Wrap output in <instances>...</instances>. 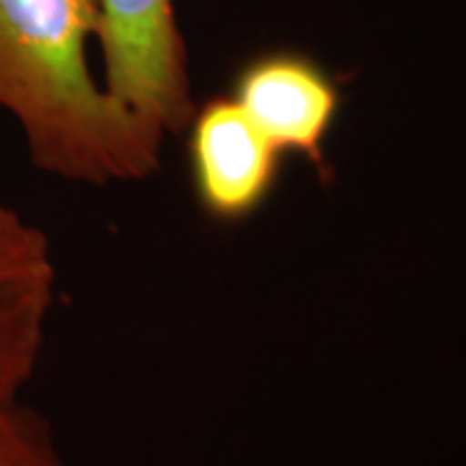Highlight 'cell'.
Listing matches in <instances>:
<instances>
[{
    "label": "cell",
    "instance_id": "8992f818",
    "mask_svg": "<svg viewBox=\"0 0 466 466\" xmlns=\"http://www.w3.org/2000/svg\"><path fill=\"white\" fill-rule=\"evenodd\" d=\"M0 466H67L47 420L24 401L0 404Z\"/></svg>",
    "mask_w": 466,
    "mask_h": 466
},
{
    "label": "cell",
    "instance_id": "6da1fadb",
    "mask_svg": "<svg viewBox=\"0 0 466 466\" xmlns=\"http://www.w3.org/2000/svg\"><path fill=\"white\" fill-rule=\"evenodd\" d=\"M96 34L99 0H0V112L42 174L94 187L156 177L164 137L94 76Z\"/></svg>",
    "mask_w": 466,
    "mask_h": 466
},
{
    "label": "cell",
    "instance_id": "3957f363",
    "mask_svg": "<svg viewBox=\"0 0 466 466\" xmlns=\"http://www.w3.org/2000/svg\"><path fill=\"white\" fill-rule=\"evenodd\" d=\"M189 177L202 210L213 220H247L269 200L283 153L231 99H208L187 127Z\"/></svg>",
    "mask_w": 466,
    "mask_h": 466
},
{
    "label": "cell",
    "instance_id": "7a4b0ae2",
    "mask_svg": "<svg viewBox=\"0 0 466 466\" xmlns=\"http://www.w3.org/2000/svg\"><path fill=\"white\" fill-rule=\"evenodd\" d=\"M101 86L156 135L187 133L192 96L174 0H99Z\"/></svg>",
    "mask_w": 466,
    "mask_h": 466
},
{
    "label": "cell",
    "instance_id": "5b68a950",
    "mask_svg": "<svg viewBox=\"0 0 466 466\" xmlns=\"http://www.w3.org/2000/svg\"><path fill=\"white\" fill-rule=\"evenodd\" d=\"M231 99L280 153H296L319 171L324 146L339 116L342 94L317 60L300 52H267L233 78Z\"/></svg>",
    "mask_w": 466,
    "mask_h": 466
},
{
    "label": "cell",
    "instance_id": "277c9868",
    "mask_svg": "<svg viewBox=\"0 0 466 466\" xmlns=\"http://www.w3.org/2000/svg\"><path fill=\"white\" fill-rule=\"evenodd\" d=\"M55 283L47 233L0 195V404L21 401L39 366Z\"/></svg>",
    "mask_w": 466,
    "mask_h": 466
}]
</instances>
